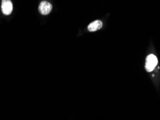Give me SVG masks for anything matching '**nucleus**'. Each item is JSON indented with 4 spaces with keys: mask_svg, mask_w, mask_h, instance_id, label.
I'll list each match as a JSON object with an SVG mask.
<instances>
[{
    "mask_svg": "<svg viewBox=\"0 0 160 120\" xmlns=\"http://www.w3.org/2000/svg\"><path fill=\"white\" fill-rule=\"evenodd\" d=\"M157 63H158V60H157V56L154 54H150L146 58L145 69L148 72H151L155 69Z\"/></svg>",
    "mask_w": 160,
    "mask_h": 120,
    "instance_id": "f257e3e1",
    "label": "nucleus"
},
{
    "mask_svg": "<svg viewBox=\"0 0 160 120\" xmlns=\"http://www.w3.org/2000/svg\"><path fill=\"white\" fill-rule=\"evenodd\" d=\"M52 10V5L48 2H41L39 5V12L43 15H47Z\"/></svg>",
    "mask_w": 160,
    "mask_h": 120,
    "instance_id": "f03ea898",
    "label": "nucleus"
},
{
    "mask_svg": "<svg viewBox=\"0 0 160 120\" xmlns=\"http://www.w3.org/2000/svg\"><path fill=\"white\" fill-rule=\"evenodd\" d=\"M2 11L4 15H9L12 12V3L10 0H2Z\"/></svg>",
    "mask_w": 160,
    "mask_h": 120,
    "instance_id": "7ed1b4c3",
    "label": "nucleus"
},
{
    "mask_svg": "<svg viewBox=\"0 0 160 120\" xmlns=\"http://www.w3.org/2000/svg\"><path fill=\"white\" fill-rule=\"evenodd\" d=\"M102 27V22L100 20H95L88 25V30L89 32H95L100 30Z\"/></svg>",
    "mask_w": 160,
    "mask_h": 120,
    "instance_id": "20e7f679",
    "label": "nucleus"
}]
</instances>
